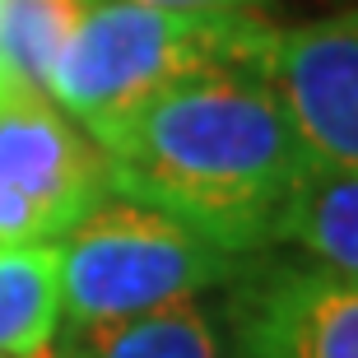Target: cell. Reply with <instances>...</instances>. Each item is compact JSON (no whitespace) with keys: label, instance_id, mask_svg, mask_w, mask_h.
<instances>
[{"label":"cell","instance_id":"1","mask_svg":"<svg viewBox=\"0 0 358 358\" xmlns=\"http://www.w3.org/2000/svg\"><path fill=\"white\" fill-rule=\"evenodd\" d=\"M107 191L196 228L233 256L270 252L275 219L312 168L266 66H210L93 126Z\"/></svg>","mask_w":358,"mask_h":358},{"label":"cell","instance_id":"8","mask_svg":"<svg viewBox=\"0 0 358 358\" xmlns=\"http://www.w3.org/2000/svg\"><path fill=\"white\" fill-rule=\"evenodd\" d=\"M270 252L358 279V173L312 163L279 210Z\"/></svg>","mask_w":358,"mask_h":358},{"label":"cell","instance_id":"12","mask_svg":"<svg viewBox=\"0 0 358 358\" xmlns=\"http://www.w3.org/2000/svg\"><path fill=\"white\" fill-rule=\"evenodd\" d=\"M28 358H56V349H52V345H42V349H33Z\"/></svg>","mask_w":358,"mask_h":358},{"label":"cell","instance_id":"3","mask_svg":"<svg viewBox=\"0 0 358 358\" xmlns=\"http://www.w3.org/2000/svg\"><path fill=\"white\" fill-rule=\"evenodd\" d=\"M56 247H61V326L117 321L191 293L224 289L252 261L200 238L173 214L112 191Z\"/></svg>","mask_w":358,"mask_h":358},{"label":"cell","instance_id":"2","mask_svg":"<svg viewBox=\"0 0 358 358\" xmlns=\"http://www.w3.org/2000/svg\"><path fill=\"white\" fill-rule=\"evenodd\" d=\"M275 19L256 10H168L145 0H89L47 75V98L93 131L154 89L210 66H266Z\"/></svg>","mask_w":358,"mask_h":358},{"label":"cell","instance_id":"4","mask_svg":"<svg viewBox=\"0 0 358 358\" xmlns=\"http://www.w3.org/2000/svg\"><path fill=\"white\" fill-rule=\"evenodd\" d=\"M107 196L103 154L42 89L0 75V247L61 242Z\"/></svg>","mask_w":358,"mask_h":358},{"label":"cell","instance_id":"11","mask_svg":"<svg viewBox=\"0 0 358 358\" xmlns=\"http://www.w3.org/2000/svg\"><path fill=\"white\" fill-rule=\"evenodd\" d=\"M145 5H168V10H256L270 0H145Z\"/></svg>","mask_w":358,"mask_h":358},{"label":"cell","instance_id":"9","mask_svg":"<svg viewBox=\"0 0 358 358\" xmlns=\"http://www.w3.org/2000/svg\"><path fill=\"white\" fill-rule=\"evenodd\" d=\"M61 331V247H0V358H28Z\"/></svg>","mask_w":358,"mask_h":358},{"label":"cell","instance_id":"6","mask_svg":"<svg viewBox=\"0 0 358 358\" xmlns=\"http://www.w3.org/2000/svg\"><path fill=\"white\" fill-rule=\"evenodd\" d=\"M242 358H358V279L261 252L233 279Z\"/></svg>","mask_w":358,"mask_h":358},{"label":"cell","instance_id":"10","mask_svg":"<svg viewBox=\"0 0 358 358\" xmlns=\"http://www.w3.org/2000/svg\"><path fill=\"white\" fill-rule=\"evenodd\" d=\"M89 0H0V75L47 93L56 56Z\"/></svg>","mask_w":358,"mask_h":358},{"label":"cell","instance_id":"7","mask_svg":"<svg viewBox=\"0 0 358 358\" xmlns=\"http://www.w3.org/2000/svg\"><path fill=\"white\" fill-rule=\"evenodd\" d=\"M56 358H242L233 284L117 321L61 326Z\"/></svg>","mask_w":358,"mask_h":358},{"label":"cell","instance_id":"5","mask_svg":"<svg viewBox=\"0 0 358 358\" xmlns=\"http://www.w3.org/2000/svg\"><path fill=\"white\" fill-rule=\"evenodd\" d=\"M266 75L317 168L358 173V5L275 24Z\"/></svg>","mask_w":358,"mask_h":358}]
</instances>
